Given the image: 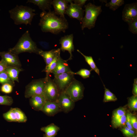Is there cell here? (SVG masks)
<instances>
[{
  "instance_id": "13",
  "label": "cell",
  "mask_w": 137,
  "mask_h": 137,
  "mask_svg": "<svg viewBox=\"0 0 137 137\" xmlns=\"http://www.w3.org/2000/svg\"><path fill=\"white\" fill-rule=\"evenodd\" d=\"M84 11L82 8L72 2L68 5L65 14L71 18L76 19L81 23L83 17Z\"/></svg>"
},
{
  "instance_id": "12",
  "label": "cell",
  "mask_w": 137,
  "mask_h": 137,
  "mask_svg": "<svg viewBox=\"0 0 137 137\" xmlns=\"http://www.w3.org/2000/svg\"><path fill=\"white\" fill-rule=\"evenodd\" d=\"M73 39V34H72L64 36L62 37L59 40V43L61 45L60 50L63 52L67 51L70 54V57L67 60L72 59L73 55L72 52L74 50Z\"/></svg>"
},
{
  "instance_id": "22",
  "label": "cell",
  "mask_w": 137,
  "mask_h": 137,
  "mask_svg": "<svg viewBox=\"0 0 137 137\" xmlns=\"http://www.w3.org/2000/svg\"><path fill=\"white\" fill-rule=\"evenodd\" d=\"M59 130V128L53 124L42 127L41 129V130L45 133L46 135L52 137L57 134Z\"/></svg>"
},
{
  "instance_id": "41",
  "label": "cell",
  "mask_w": 137,
  "mask_h": 137,
  "mask_svg": "<svg viewBox=\"0 0 137 137\" xmlns=\"http://www.w3.org/2000/svg\"><path fill=\"white\" fill-rule=\"evenodd\" d=\"M132 93L133 95L137 96V83H133V88Z\"/></svg>"
},
{
  "instance_id": "3",
  "label": "cell",
  "mask_w": 137,
  "mask_h": 137,
  "mask_svg": "<svg viewBox=\"0 0 137 137\" xmlns=\"http://www.w3.org/2000/svg\"><path fill=\"white\" fill-rule=\"evenodd\" d=\"M41 50L38 48L36 43L32 40L29 31L27 30L19 39L16 45L13 47L9 48L8 51L18 55L24 52L39 54Z\"/></svg>"
},
{
  "instance_id": "32",
  "label": "cell",
  "mask_w": 137,
  "mask_h": 137,
  "mask_svg": "<svg viewBox=\"0 0 137 137\" xmlns=\"http://www.w3.org/2000/svg\"><path fill=\"white\" fill-rule=\"evenodd\" d=\"M92 70H88L87 69H81L75 73L74 75H77L80 76L83 79H86L89 78L91 74Z\"/></svg>"
},
{
  "instance_id": "6",
  "label": "cell",
  "mask_w": 137,
  "mask_h": 137,
  "mask_svg": "<svg viewBox=\"0 0 137 137\" xmlns=\"http://www.w3.org/2000/svg\"><path fill=\"white\" fill-rule=\"evenodd\" d=\"M84 89L81 82L74 79L64 91L75 102L83 98Z\"/></svg>"
},
{
  "instance_id": "28",
  "label": "cell",
  "mask_w": 137,
  "mask_h": 137,
  "mask_svg": "<svg viewBox=\"0 0 137 137\" xmlns=\"http://www.w3.org/2000/svg\"><path fill=\"white\" fill-rule=\"evenodd\" d=\"M128 106L130 110L135 111L137 110V96L133 95L128 98Z\"/></svg>"
},
{
  "instance_id": "17",
  "label": "cell",
  "mask_w": 137,
  "mask_h": 137,
  "mask_svg": "<svg viewBox=\"0 0 137 137\" xmlns=\"http://www.w3.org/2000/svg\"><path fill=\"white\" fill-rule=\"evenodd\" d=\"M46 100L44 96L37 95L30 97V102L33 109L41 111Z\"/></svg>"
},
{
  "instance_id": "9",
  "label": "cell",
  "mask_w": 137,
  "mask_h": 137,
  "mask_svg": "<svg viewBox=\"0 0 137 137\" xmlns=\"http://www.w3.org/2000/svg\"><path fill=\"white\" fill-rule=\"evenodd\" d=\"M122 19L127 23L137 19L136 2L125 5L122 12Z\"/></svg>"
},
{
  "instance_id": "19",
  "label": "cell",
  "mask_w": 137,
  "mask_h": 137,
  "mask_svg": "<svg viewBox=\"0 0 137 137\" xmlns=\"http://www.w3.org/2000/svg\"><path fill=\"white\" fill-rule=\"evenodd\" d=\"M52 1L51 0H28L26 3H31L37 6L42 11H51Z\"/></svg>"
},
{
  "instance_id": "11",
  "label": "cell",
  "mask_w": 137,
  "mask_h": 137,
  "mask_svg": "<svg viewBox=\"0 0 137 137\" xmlns=\"http://www.w3.org/2000/svg\"><path fill=\"white\" fill-rule=\"evenodd\" d=\"M56 101L61 111L68 112L73 108L74 102L65 93L64 91L59 94Z\"/></svg>"
},
{
  "instance_id": "5",
  "label": "cell",
  "mask_w": 137,
  "mask_h": 137,
  "mask_svg": "<svg viewBox=\"0 0 137 137\" xmlns=\"http://www.w3.org/2000/svg\"><path fill=\"white\" fill-rule=\"evenodd\" d=\"M46 81L45 78L32 81L26 87L25 97L29 98L37 95L44 96Z\"/></svg>"
},
{
  "instance_id": "36",
  "label": "cell",
  "mask_w": 137,
  "mask_h": 137,
  "mask_svg": "<svg viewBox=\"0 0 137 137\" xmlns=\"http://www.w3.org/2000/svg\"><path fill=\"white\" fill-rule=\"evenodd\" d=\"M132 114L130 112H128L126 114V124L127 127L129 129L133 130V128L131 122V118Z\"/></svg>"
},
{
  "instance_id": "37",
  "label": "cell",
  "mask_w": 137,
  "mask_h": 137,
  "mask_svg": "<svg viewBox=\"0 0 137 137\" xmlns=\"http://www.w3.org/2000/svg\"><path fill=\"white\" fill-rule=\"evenodd\" d=\"M131 122L133 128L137 129V120L136 117L132 114L131 118Z\"/></svg>"
},
{
  "instance_id": "33",
  "label": "cell",
  "mask_w": 137,
  "mask_h": 137,
  "mask_svg": "<svg viewBox=\"0 0 137 137\" xmlns=\"http://www.w3.org/2000/svg\"><path fill=\"white\" fill-rule=\"evenodd\" d=\"M13 85L8 83L3 84L1 87V91L2 92L6 94L11 93L12 91Z\"/></svg>"
},
{
  "instance_id": "27",
  "label": "cell",
  "mask_w": 137,
  "mask_h": 137,
  "mask_svg": "<svg viewBox=\"0 0 137 137\" xmlns=\"http://www.w3.org/2000/svg\"><path fill=\"white\" fill-rule=\"evenodd\" d=\"M126 108L123 107H120L115 110L113 114L112 122L115 121L126 114Z\"/></svg>"
},
{
  "instance_id": "7",
  "label": "cell",
  "mask_w": 137,
  "mask_h": 137,
  "mask_svg": "<svg viewBox=\"0 0 137 137\" xmlns=\"http://www.w3.org/2000/svg\"><path fill=\"white\" fill-rule=\"evenodd\" d=\"M46 79L43 95L47 100L56 101L59 94L57 87L53 80L49 77Z\"/></svg>"
},
{
  "instance_id": "8",
  "label": "cell",
  "mask_w": 137,
  "mask_h": 137,
  "mask_svg": "<svg viewBox=\"0 0 137 137\" xmlns=\"http://www.w3.org/2000/svg\"><path fill=\"white\" fill-rule=\"evenodd\" d=\"M74 72L64 73L54 75L53 81L56 85L58 90L64 91L75 79Z\"/></svg>"
},
{
  "instance_id": "2",
  "label": "cell",
  "mask_w": 137,
  "mask_h": 137,
  "mask_svg": "<svg viewBox=\"0 0 137 137\" xmlns=\"http://www.w3.org/2000/svg\"><path fill=\"white\" fill-rule=\"evenodd\" d=\"M35 10L28 6L17 5L9 11L11 19L16 25L22 24L31 25L34 16L36 14L33 12Z\"/></svg>"
},
{
  "instance_id": "24",
  "label": "cell",
  "mask_w": 137,
  "mask_h": 137,
  "mask_svg": "<svg viewBox=\"0 0 137 137\" xmlns=\"http://www.w3.org/2000/svg\"><path fill=\"white\" fill-rule=\"evenodd\" d=\"M77 51L80 53L84 58L85 61L90 67L92 70L94 71L99 75V70L97 67L93 58L91 56H87L84 55L79 50Z\"/></svg>"
},
{
  "instance_id": "15",
  "label": "cell",
  "mask_w": 137,
  "mask_h": 137,
  "mask_svg": "<svg viewBox=\"0 0 137 137\" xmlns=\"http://www.w3.org/2000/svg\"><path fill=\"white\" fill-rule=\"evenodd\" d=\"M46 114L53 116L61 111L56 101L46 100L41 110Z\"/></svg>"
},
{
  "instance_id": "42",
  "label": "cell",
  "mask_w": 137,
  "mask_h": 137,
  "mask_svg": "<svg viewBox=\"0 0 137 137\" xmlns=\"http://www.w3.org/2000/svg\"><path fill=\"white\" fill-rule=\"evenodd\" d=\"M134 83H137V78L135 79H134Z\"/></svg>"
},
{
  "instance_id": "18",
  "label": "cell",
  "mask_w": 137,
  "mask_h": 137,
  "mask_svg": "<svg viewBox=\"0 0 137 137\" xmlns=\"http://www.w3.org/2000/svg\"><path fill=\"white\" fill-rule=\"evenodd\" d=\"M60 48L46 51L41 50L39 52V54L43 57L46 65H47L52 61L58 54L60 52Z\"/></svg>"
},
{
  "instance_id": "29",
  "label": "cell",
  "mask_w": 137,
  "mask_h": 137,
  "mask_svg": "<svg viewBox=\"0 0 137 137\" xmlns=\"http://www.w3.org/2000/svg\"><path fill=\"white\" fill-rule=\"evenodd\" d=\"M0 83L2 84L8 83L13 86L14 85V82L11 80L5 71L0 73Z\"/></svg>"
},
{
  "instance_id": "39",
  "label": "cell",
  "mask_w": 137,
  "mask_h": 137,
  "mask_svg": "<svg viewBox=\"0 0 137 137\" xmlns=\"http://www.w3.org/2000/svg\"><path fill=\"white\" fill-rule=\"evenodd\" d=\"M39 44L45 49H48L49 47V43L46 42L40 41L39 42Z\"/></svg>"
},
{
  "instance_id": "26",
  "label": "cell",
  "mask_w": 137,
  "mask_h": 137,
  "mask_svg": "<svg viewBox=\"0 0 137 137\" xmlns=\"http://www.w3.org/2000/svg\"><path fill=\"white\" fill-rule=\"evenodd\" d=\"M103 84L105 89L103 101L106 102L116 101L117 98L115 95L109 89H107L104 84Z\"/></svg>"
},
{
  "instance_id": "25",
  "label": "cell",
  "mask_w": 137,
  "mask_h": 137,
  "mask_svg": "<svg viewBox=\"0 0 137 137\" xmlns=\"http://www.w3.org/2000/svg\"><path fill=\"white\" fill-rule=\"evenodd\" d=\"M123 0H111V1L105 4V6L109 7V9L115 11L119 7L124 4Z\"/></svg>"
},
{
  "instance_id": "35",
  "label": "cell",
  "mask_w": 137,
  "mask_h": 137,
  "mask_svg": "<svg viewBox=\"0 0 137 137\" xmlns=\"http://www.w3.org/2000/svg\"><path fill=\"white\" fill-rule=\"evenodd\" d=\"M121 130L123 134L127 137H131L135 135V131L125 126L122 128Z\"/></svg>"
},
{
  "instance_id": "14",
  "label": "cell",
  "mask_w": 137,
  "mask_h": 137,
  "mask_svg": "<svg viewBox=\"0 0 137 137\" xmlns=\"http://www.w3.org/2000/svg\"><path fill=\"white\" fill-rule=\"evenodd\" d=\"M73 0H54L52 1V5L54 8L55 13L58 16L64 19H66L64 14L68 6V3H72Z\"/></svg>"
},
{
  "instance_id": "20",
  "label": "cell",
  "mask_w": 137,
  "mask_h": 137,
  "mask_svg": "<svg viewBox=\"0 0 137 137\" xmlns=\"http://www.w3.org/2000/svg\"><path fill=\"white\" fill-rule=\"evenodd\" d=\"M23 70L21 68L8 67L6 68L5 71L12 81L14 82V81L19 82V75Z\"/></svg>"
},
{
  "instance_id": "38",
  "label": "cell",
  "mask_w": 137,
  "mask_h": 137,
  "mask_svg": "<svg viewBox=\"0 0 137 137\" xmlns=\"http://www.w3.org/2000/svg\"><path fill=\"white\" fill-rule=\"evenodd\" d=\"M87 0H73L74 2V3L82 8L85 4Z\"/></svg>"
},
{
  "instance_id": "34",
  "label": "cell",
  "mask_w": 137,
  "mask_h": 137,
  "mask_svg": "<svg viewBox=\"0 0 137 137\" xmlns=\"http://www.w3.org/2000/svg\"><path fill=\"white\" fill-rule=\"evenodd\" d=\"M129 25V30L132 33L137 34V19L127 23Z\"/></svg>"
},
{
  "instance_id": "4",
  "label": "cell",
  "mask_w": 137,
  "mask_h": 137,
  "mask_svg": "<svg viewBox=\"0 0 137 137\" xmlns=\"http://www.w3.org/2000/svg\"><path fill=\"white\" fill-rule=\"evenodd\" d=\"M84 7L85 14L81 21V29L87 28L90 29L95 27L97 18L102 12L101 6L89 3Z\"/></svg>"
},
{
  "instance_id": "21",
  "label": "cell",
  "mask_w": 137,
  "mask_h": 137,
  "mask_svg": "<svg viewBox=\"0 0 137 137\" xmlns=\"http://www.w3.org/2000/svg\"><path fill=\"white\" fill-rule=\"evenodd\" d=\"M60 53V52L58 54L52 61L49 64L46 65L45 68L42 71L45 72L46 76L45 78H47L49 77V75L50 74L52 73L56 67L58 61L61 57Z\"/></svg>"
},
{
  "instance_id": "30",
  "label": "cell",
  "mask_w": 137,
  "mask_h": 137,
  "mask_svg": "<svg viewBox=\"0 0 137 137\" xmlns=\"http://www.w3.org/2000/svg\"><path fill=\"white\" fill-rule=\"evenodd\" d=\"M13 103L12 97L7 95L0 96V105H11Z\"/></svg>"
},
{
  "instance_id": "23",
  "label": "cell",
  "mask_w": 137,
  "mask_h": 137,
  "mask_svg": "<svg viewBox=\"0 0 137 137\" xmlns=\"http://www.w3.org/2000/svg\"><path fill=\"white\" fill-rule=\"evenodd\" d=\"M3 116L7 121L10 122H17L18 113L15 108H11L8 111L4 113Z\"/></svg>"
},
{
  "instance_id": "40",
  "label": "cell",
  "mask_w": 137,
  "mask_h": 137,
  "mask_svg": "<svg viewBox=\"0 0 137 137\" xmlns=\"http://www.w3.org/2000/svg\"><path fill=\"white\" fill-rule=\"evenodd\" d=\"M7 66L1 60L0 61V73L5 71Z\"/></svg>"
},
{
  "instance_id": "16",
  "label": "cell",
  "mask_w": 137,
  "mask_h": 137,
  "mask_svg": "<svg viewBox=\"0 0 137 137\" xmlns=\"http://www.w3.org/2000/svg\"><path fill=\"white\" fill-rule=\"evenodd\" d=\"M72 72L67 63L66 60H63L60 57L58 61L56 67L52 73L55 75Z\"/></svg>"
},
{
  "instance_id": "1",
  "label": "cell",
  "mask_w": 137,
  "mask_h": 137,
  "mask_svg": "<svg viewBox=\"0 0 137 137\" xmlns=\"http://www.w3.org/2000/svg\"><path fill=\"white\" fill-rule=\"evenodd\" d=\"M40 16L41 18L39 25L43 32L57 34L61 32H65L68 28V23L66 19L57 15L54 11H42Z\"/></svg>"
},
{
  "instance_id": "44",
  "label": "cell",
  "mask_w": 137,
  "mask_h": 137,
  "mask_svg": "<svg viewBox=\"0 0 137 137\" xmlns=\"http://www.w3.org/2000/svg\"><path fill=\"white\" fill-rule=\"evenodd\" d=\"M137 137V136H133L132 137Z\"/></svg>"
},
{
  "instance_id": "10",
  "label": "cell",
  "mask_w": 137,
  "mask_h": 137,
  "mask_svg": "<svg viewBox=\"0 0 137 137\" xmlns=\"http://www.w3.org/2000/svg\"><path fill=\"white\" fill-rule=\"evenodd\" d=\"M0 56L2 58L1 61L7 67L21 68V64L18 55L12 54L8 51L0 52Z\"/></svg>"
},
{
  "instance_id": "43",
  "label": "cell",
  "mask_w": 137,
  "mask_h": 137,
  "mask_svg": "<svg viewBox=\"0 0 137 137\" xmlns=\"http://www.w3.org/2000/svg\"><path fill=\"white\" fill-rule=\"evenodd\" d=\"M44 137H54L48 136L46 135L45 136H44Z\"/></svg>"
},
{
  "instance_id": "31",
  "label": "cell",
  "mask_w": 137,
  "mask_h": 137,
  "mask_svg": "<svg viewBox=\"0 0 137 137\" xmlns=\"http://www.w3.org/2000/svg\"><path fill=\"white\" fill-rule=\"evenodd\" d=\"M126 121V114H124L120 118L112 122L114 127L116 128L125 126Z\"/></svg>"
}]
</instances>
